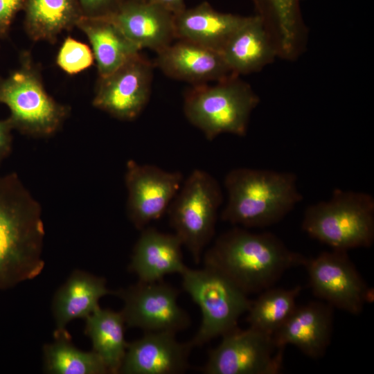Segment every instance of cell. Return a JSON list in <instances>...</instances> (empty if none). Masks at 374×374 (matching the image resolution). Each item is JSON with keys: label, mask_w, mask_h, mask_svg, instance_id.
<instances>
[{"label": "cell", "mask_w": 374, "mask_h": 374, "mask_svg": "<svg viewBox=\"0 0 374 374\" xmlns=\"http://www.w3.org/2000/svg\"><path fill=\"white\" fill-rule=\"evenodd\" d=\"M44 238L39 203L16 173L0 176V291L40 274Z\"/></svg>", "instance_id": "obj_1"}, {"label": "cell", "mask_w": 374, "mask_h": 374, "mask_svg": "<svg viewBox=\"0 0 374 374\" xmlns=\"http://www.w3.org/2000/svg\"><path fill=\"white\" fill-rule=\"evenodd\" d=\"M306 258L271 233L237 226L221 234L203 256L204 266L223 274L247 295L272 287L285 271L303 266Z\"/></svg>", "instance_id": "obj_2"}, {"label": "cell", "mask_w": 374, "mask_h": 374, "mask_svg": "<svg viewBox=\"0 0 374 374\" xmlns=\"http://www.w3.org/2000/svg\"><path fill=\"white\" fill-rule=\"evenodd\" d=\"M224 185L228 198L221 219L245 228L274 224L303 200L290 172L237 168L226 174Z\"/></svg>", "instance_id": "obj_3"}, {"label": "cell", "mask_w": 374, "mask_h": 374, "mask_svg": "<svg viewBox=\"0 0 374 374\" xmlns=\"http://www.w3.org/2000/svg\"><path fill=\"white\" fill-rule=\"evenodd\" d=\"M260 98L252 87L239 75L193 85L184 98L187 120L208 141L222 134L245 136L253 110Z\"/></svg>", "instance_id": "obj_4"}, {"label": "cell", "mask_w": 374, "mask_h": 374, "mask_svg": "<svg viewBox=\"0 0 374 374\" xmlns=\"http://www.w3.org/2000/svg\"><path fill=\"white\" fill-rule=\"evenodd\" d=\"M302 229L333 249L370 247L374 241V197L335 188L329 199L306 208Z\"/></svg>", "instance_id": "obj_5"}, {"label": "cell", "mask_w": 374, "mask_h": 374, "mask_svg": "<svg viewBox=\"0 0 374 374\" xmlns=\"http://www.w3.org/2000/svg\"><path fill=\"white\" fill-rule=\"evenodd\" d=\"M0 103L9 108L13 130L35 137L54 134L70 112L46 91L40 67L28 51L21 53L16 69L0 78Z\"/></svg>", "instance_id": "obj_6"}, {"label": "cell", "mask_w": 374, "mask_h": 374, "mask_svg": "<svg viewBox=\"0 0 374 374\" xmlns=\"http://www.w3.org/2000/svg\"><path fill=\"white\" fill-rule=\"evenodd\" d=\"M180 275L183 290L202 314L199 328L190 341L193 347L203 346L238 327L240 317L247 312L251 303L246 293L210 267H186Z\"/></svg>", "instance_id": "obj_7"}, {"label": "cell", "mask_w": 374, "mask_h": 374, "mask_svg": "<svg viewBox=\"0 0 374 374\" xmlns=\"http://www.w3.org/2000/svg\"><path fill=\"white\" fill-rule=\"evenodd\" d=\"M223 201L221 187L208 172L194 170L184 180L167 210L169 222L195 263L213 238Z\"/></svg>", "instance_id": "obj_8"}, {"label": "cell", "mask_w": 374, "mask_h": 374, "mask_svg": "<svg viewBox=\"0 0 374 374\" xmlns=\"http://www.w3.org/2000/svg\"><path fill=\"white\" fill-rule=\"evenodd\" d=\"M285 348L273 336L253 328L238 327L222 336L219 345L208 352L201 368L205 374H277L283 368Z\"/></svg>", "instance_id": "obj_9"}, {"label": "cell", "mask_w": 374, "mask_h": 374, "mask_svg": "<svg viewBox=\"0 0 374 374\" xmlns=\"http://www.w3.org/2000/svg\"><path fill=\"white\" fill-rule=\"evenodd\" d=\"M115 294L123 302L121 312L127 327L177 334L190 326L188 313L178 303L179 290L163 280L138 281Z\"/></svg>", "instance_id": "obj_10"}, {"label": "cell", "mask_w": 374, "mask_h": 374, "mask_svg": "<svg viewBox=\"0 0 374 374\" xmlns=\"http://www.w3.org/2000/svg\"><path fill=\"white\" fill-rule=\"evenodd\" d=\"M314 294L333 308L357 315L371 299L370 288L350 260L347 251H323L303 265Z\"/></svg>", "instance_id": "obj_11"}, {"label": "cell", "mask_w": 374, "mask_h": 374, "mask_svg": "<svg viewBox=\"0 0 374 374\" xmlns=\"http://www.w3.org/2000/svg\"><path fill=\"white\" fill-rule=\"evenodd\" d=\"M154 64L140 53L98 78L92 105L121 121L136 118L150 100Z\"/></svg>", "instance_id": "obj_12"}, {"label": "cell", "mask_w": 374, "mask_h": 374, "mask_svg": "<svg viewBox=\"0 0 374 374\" xmlns=\"http://www.w3.org/2000/svg\"><path fill=\"white\" fill-rule=\"evenodd\" d=\"M183 181L179 171H166L154 165L128 161L125 174L127 213L133 225L141 231L161 218Z\"/></svg>", "instance_id": "obj_13"}, {"label": "cell", "mask_w": 374, "mask_h": 374, "mask_svg": "<svg viewBox=\"0 0 374 374\" xmlns=\"http://www.w3.org/2000/svg\"><path fill=\"white\" fill-rule=\"evenodd\" d=\"M193 348L190 341H179L174 332H144L141 337L128 343L119 373H183L189 367Z\"/></svg>", "instance_id": "obj_14"}, {"label": "cell", "mask_w": 374, "mask_h": 374, "mask_svg": "<svg viewBox=\"0 0 374 374\" xmlns=\"http://www.w3.org/2000/svg\"><path fill=\"white\" fill-rule=\"evenodd\" d=\"M154 65L169 78L193 85L215 82L235 75L222 53L184 39L174 41L157 52Z\"/></svg>", "instance_id": "obj_15"}, {"label": "cell", "mask_w": 374, "mask_h": 374, "mask_svg": "<svg viewBox=\"0 0 374 374\" xmlns=\"http://www.w3.org/2000/svg\"><path fill=\"white\" fill-rule=\"evenodd\" d=\"M333 328V307L314 301L296 307L285 323L273 335L276 344L298 348L305 355L317 359L329 346Z\"/></svg>", "instance_id": "obj_16"}, {"label": "cell", "mask_w": 374, "mask_h": 374, "mask_svg": "<svg viewBox=\"0 0 374 374\" xmlns=\"http://www.w3.org/2000/svg\"><path fill=\"white\" fill-rule=\"evenodd\" d=\"M110 19L140 50L157 53L176 39L174 15L149 1L124 0Z\"/></svg>", "instance_id": "obj_17"}, {"label": "cell", "mask_w": 374, "mask_h": 374, "mask_svg": "<svg viewBox=\"0 0 374 374\" xmlns=\"http://www.w3.org/2000/svg\"><path fill=\"white\" fill-rule=\"evenodd\" d=\"M277 53L278 58L294 61L304 52L308 30L300 0H251Z\"/></svg>", "instance_id": "obj_18"}, {"label": "cell", "mask_w": 374, "mask_h": 374, "mask_svg": "<svg viewBox=\"0 0 374 374\" xmlns=\"http://www.w3.org/2000/svg\"><path fill=\"white\" fill-rule=\"evenodd\" d=\"M141 231L129 265L139 281L155 282L168 274H181L186 266L179 238L148 226Z\"/></svg>", "instance_id": "obj_19"}, {"label": "cell", "mask_w": 374, "mask_h": 374, "mask_svg": "<svg viewBox=\"0 0 374 374\" xmlns=\"http://www.w3.org/2000/svg\"><path fill=\"white\" fill-rule=\"evenodd\" d=\"M222 54L231 72L239 76L258 72L278 57L272 41L256 15L245 17Z\"/></svg>", "instance_id": "obj_20"}, {"label": "cell", "mask_w": 374, "mask_h": 374, "mask_svg": "<svg viewBox=\"0 0 374 374\" xmlns=\"http://www.w3.org/2000/svg\"><path fill=\"white\" fill-rule=\"evenodd\" d=\"M245 17L219 12L208 2L174 15L177 39L188 40L222 53Z\"/></svg>", "instance_id": "obj_21"}, {"label": "cell", "mask_w": 374, "mask_h": 374, "mask_svg": "<svg viewBox=\"0 0 374 374\" xmlns=\"http://www.w3.org/2000/svg\"><path fill=\"white\" fill-rule=\"evenodd\" d=\"M110 293L104 278L74 271L53 297L54 337L68 332L66 327L71 321L85 319L100 307V299Z\"/></svg>", "instance_id": "obj_22"}, {"label": "cell", "mask_w": 374, "mask_h": 374, "mask_svg": "<svg viewBox=\"0 0 374 374\" xmlns=\"http://www.w3.org/2000/svg\"><path fill=\"white\" fill-rule=\"evenodd\" d=\"M76 27L89 42L98 78L109 75L141 51L110 18L82 17Z\"/></svg>", "instance_id": "obj_23"}, {"label": "cell", "mask_w": 374, "mask_h": 374, "mask_svg": "<svg viewBox=\"0 0 374 374\" xmlns=\"http://www.w3.org/2000/svg\"><path fill=\"white\" fill-rule=\"evenodd\" d=\"M23 10L25 32L33 42L54 44L82 17L77 0H25Z\"/></svg>", "instance_id": "obj_24"}, {"label": "cell", "mask_w": 374, "mask_h": 374, "mask_svg": "<svg viewBox=\"0 0 374 374\" xmlns=\"http://www.w3.org/2000/svg\"><path fill=\"white\" fill-rule=\"evenodd\" d=\"M84 333L96 352L105 364L109 373H119L128 342L122 312L98 307L85 319Z\"/></svg>", "instance_id": "obj_25"}, {"label": "cell", "mask_w": 374, "mask_h": 374, "mask_svg": "<svg viewBox=\"0 0 374 374\" xmlns=\"http://www.w3.org/2000/svg\"><path fill=\"white\" fill-rule=\"evenodd\" d=\"M301 289L300 285L291 289L271 287L261 292L247 312L249 327L273 336L295 310Z\"/></svg>", "instance_id": "obj_26"}, {"label": "cell", "mask_w": 374, "mask_h": 374, "mask_svg": "<svg viewBox=\"0 0 374 374\" xmlns=\"http://www.w3.org/2000/svg\"><path fill=\"white\" fill-rule=\"evenodd\" d=\"M43 348L44 369L51 374H105L109 371L93 350L85 352L71 341L69 332L54 337Z\"/></svg>", "instance_id": "obj_27"}, {"label": "cell", "mask_w": 374, "mask_h": 374, "mask_svg": "<svg viewBox=\"0 0 374 374\" xmlns=\"http://www.w3.org/2000/svg\"><path fill=\"white\" fill-rule=\"evenodd\" d=\"M94 62L90 46L71 36L64 39L55 58L57 66L69 75L88 69Z\"/></svg>", "instance_id": "obj_28"}, {"label": "cell", "mask_w": 374, "mask_h": 374, "mask_svg": "<svg viewBox=\"0 0 374 374\" xmlns=\"http://www.w3.org/2000/svg\"><path fill=\"white\" fill-rule=\"evenodd\" d=\"M82 17L110 18L118 10L123 0H77Z\"/></svg>", "instance_id": "obj_29"}, {"label": "cell", "mask_w": 374, "mask_h": 374, "mask_svg": "<svg viewBox=\"0 0 374 374\" xmlns=\"http://www.w3.org/2000/svg\"><path fill=\"white\" fill-rule=\"evenodd\" d=\"M24 3L25 0H0V39L8 37L12 21Z\"/></svg>", "instance_id": "obj_30"}, {"label": "cell", "mask_w": 374, "mask_h": 374, "mask_svg": "<svg viewBox=\"0 0 374 374\" xmlns=\"http://www.w3.org/2000/svg\"><path fill=\"white\" fill-rule=\"evenodd\" d=\"M13 127L8 118L0 120V164L12 150Z\"/></svg>", "instance_id": "obj_31"}, {"label": "cell", "mask_w": 374, "mask_h": 374, "mask_svg": "<svg viewBox=\"0 0 374 374\" xmlns=\"http://www.w3.org/2000/svg\"><path fill=\"white\" fill-rule=\"evenodd\" d=\"M148 1L156 4L173 15H176L185 8L184 0H148Z\"/></svg>", "instance_id": "obj_32"}, {"label": "cell", "mask_w": 374, "mask_h": 374, "mask_svg": "<svg viewBox=\"0 0 374 374\" xmlns=\"http://www.w3.org/2000/svg\"><path fill=\"white\" fill-rule=\"evenodd\" d=\"M123 1H124V0H123ZM130 1H148V0H130Z\"/></svg>", "instance_id": "obj_33"}]
</instances>
